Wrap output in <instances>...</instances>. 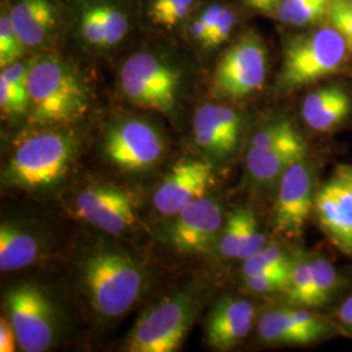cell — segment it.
<instances>
[{"mask_svg": "<svg viewBox=\"0 0 352 352\" xmlns=\"http://www.w3.org/2000/svg\"><path fill=\"white\" fill-rule=\"evenodd\" d=\"M29 110L34 126H63L81 119L89 109V91L71 64L55 55L29 64Z\"/></svg>", "mask_w": 352, "mask_h": 352, "instance_id": "6da1fadb", "label": "cell"}, {"mask_svg": "<svg viewBox=\"0 0 352 352\" xmlns=\"http://www.w3.org/2000/svg\"><path fill=\"white\" fill-rule=\"evenodd\" d=\"M75 210L81 219L110 235H122L136 223L131 195L111 184L82 189L76 197Z\"/></svg>", "mask_w": 352, "mask_h": 352, "instance_id": "7c38bea8", "label": "cell"}, {"mask_svg": "<svg viewBox=\"0 0 352 352\" xmlns=\"http://www.w3.org/2000/svg\"><path fill=\"white\" fill-rule=\"evenodd\" d=\"M193 3L195 0H153L149 16L154 24L171 28L188 14Z\"/></svg>", "mask_w": 352, "mask_h": 352, "instance_id": "83f0119b", "label": "cell"}, {"mask_svg": "<svg viewBox=\"0 0 352 352\" xmlns=\"http://www.w3.org/2000/svg\"><path fill=\"white\" fill-rule=\"evenodd\" d=\"M241 131V118L235 110L206 103L195 113L193 135L196 144L214 157L225 158L236 151Z\"/></svg>", "mask_w": 352, "mask_h": 352, "instance_id": "e0dca14e", "label": "cell"}, {"mask_svg": "<svg viewBox=\"0 0 352 352\" xmlns=\"http://www.w3.org/2000/svg\"><path fill=\"white\" fill-rule=\"evenodd\" d=\"M223 215L219 204L210 197H200L184 206L175 215L168 230L171 245L184 253H202L218 243Z\"/></svg>", "mask_w": 352, "mask_h": 352, "instance_id": "4fadbf2b", "label": "cell"}, {"mask_svg": "<svg viewBox=\"0 0 352 352\" xmlns=\"http://www.w3.org/2000/svg\"><path fill=\"white\" fill-rule=\"evenodd\" d=\"M4 308L23 351L50 349L56 336V315L42 289L28 282L13 286L6 292Z\"/></svg>", "mask_w": 352, "mask_h": 352, "instance_id": "52a82bcc", "label": "cell"}, {"mask_svg": "<svg viewBox=\"0 0 352 352\" xmlns=\"http://www.w3.org/2000/svg\"><path fill=\"white\" fill-rule=\"evenodd\" d=\"M314 279V307H322L340 287V278L333 264L322 256L309 258Z\"/></svg>", "mask_w": 352, "mask_h": 352, "instance_id": "d4e9b609", "label": "cell"}, {"mask_svg": "<svg viewBox=\"0 0 352 352\" xmlns=\"http://www.w3.org/2000/svg\"><path fill=\"white\" fill-rule=\"evenodd\" d=\"M337 317L340 324H343L352 333V295L342 302V305L337 311Z\"/></svg>", "mask_w": 352, "mask_h": 352, "instance_id": "d590c367", "label": "cell"}, {"mask_svg": "<svg viewBox=\"0 0 352 352\" xmlns=\"http://www.w3.org/2000/svg\"><path fill=\"white\" fill-rule=\"evenodd\" d=\"M349 51L344 37L331 25L289 38L283 50L279 87L294 90L337 74Z\"/></svg>", "mask_w": 352, "mask_h": 352, "instance_id": "277c9868", "label": "cell"}, {"mask_svg": "<svg viewBox=\"0 0 352 352\" xmlns=\"http://www.w3.org/2000/svg\"><path fill=\"white\" fill-rule=\"evenodd\" d=\"M327 20L344 37L352 51V0H331Z\"/></svg>", "mask_w": 352, "mask_h": 352, "instance_id": "1f68e13d", "label": "cell"}, {"mask_svg": "<svg viewBox=\"0 0 352 352\" xmlns=\"http://www.w3.org/2000/svg\"><path fill=\"white\" fill-rule=\"evenodd\" d=\"M120 87L126 100L135 106L173 113L180 88V72L151 52H138L123 64Z\"/></svg>", "mask_w": 352, "mask_h": 352, "instance_id": "8992f818", "label": "cell"}, {"mask_svg": "<svg viewBox=\"0 0 352 352\" xmlns=\"http://www.w3.org/2000/svg\"><path fill=\"white\" fill-rule=\"evenodd\" d=\"M80 30L89 45L111 47L126 36L128 20L119 8L110 4H98L82 13Z\"/></svg>", "mask_w": 352, "mask_h": 352, "instance_id": "44dd1931", "label": "cell"}, {"mask_svg": "<svg viewBox=\"0 0 352 352\" xmlns=\"http://www.w3.org/2000/svg\"><path fill=\"white\" fill-rule=\"evenodd\" d=\"M236 24V14L228 7H222L218 21L215 23L206 47H217L226 42L232 33V29Z\"/></svg>", "mask_w": 352, "mask_h": 352, "instance_id": "836d02e7", "label": "cell"}, {"mask_svg": "<svg viewBox=\"0 0 352 352\" xmlns=\"http://www.w3.org/2000/svg\"><path fill=\"white\" fill-rule=\"evenodd\" d=\"M254 317L256 308L251 302L231 296L221 298L206 316V342L218 351L236 347L248 337Z\"/></svg>", "mask_w": 352, "mask_h": 352, "instance_id": "2e32d148", "label": "cell"}, {"mask_svg": "<svg viewBox=\"0 0 352 352\" xmlns=\"http://www.w3.org/2000/svg\"><path fill=\"white\" fill-rule=\"evenodd\" d=\"M267 71V51L256 33H245L227 49L214 71V96L241 100L260 90Z\"/></svg>", "mask_w": 352, "mask_h": 352, "instance_id": "ba28073f", "label": "cell"}, {"mask_svg": "<svg viewBox=\"0 0 352 352\" xmlns=\"http://www.w3.org/2000/svg\"><path fill=\"white\" fill-rule=\"evenodd\" d=\"M253 213L248 208H241L235 210L227 219L226 226L223 227L218 240L219 252L226 258H238V253L244 239L245 227L248 219Z\"/></svg>", "mask_w": 352, "mask_h": 352, "instance_id": "484cf974", "label": "cell"}, {"mask_svg": "<svg viewBox=\"0 0 352 352\" xmlns=\"http://www.w3.org/2000/svg\"><path fill=\"white\" fill-rule=\"evenodd\" d=\"M312 212L327 239L352 258V164L336 166L316 190Z\"/></svg>", "mask_w": 352, "mask_h": 352, "instance_id": "9c48e42d", "label": "cell"}, {"mask_svg": "<svg viewBox=\"0 0 352 352\" xmlns=\"http://www.w3.org/2000/svg\"><path fill=\"white\" fill-rule=\"evenodd\" d=\"M24 45L17 36L12 25L10 13H3L0 17V65L1 68L14 63L21 56Z\"/></svg>", "mask_w": 352, "mask_h": 352, "instance_id": "f546056e", "label": "cell"}, {"mask_svg": "<svg viewBox=\"0 0 352 352\" xmlns=\"http://www.w3.org/2000/svg\"><path fill=\"white\" fill-rule=\"evenodd\" d=\"M243 1L252 10H256L260 12H272V11H276L280 0H243Z\"/></svg>", "mask_w": 352, "mask_h": 352, "instance_id": "8d00e7d4", "label": "cell"}, {"mask_svg": "<svg viewBox=\"0 0 352 352\" xmlns=\"http://www.w3.org/2000/svg\"><path fill=\"white\" fill-rule=\"evenodd\" d=\"M331 0H280L277 17L285 24L307 26L327 20Z\"/></svg>", "mask_w": 352, "mask_h": 352, "instance_id": "603a6c76", "label": "cell"}, {"mask_svg": "<svg viewBox=\"0 0 352 352\" xmlns=\"http://www.w3.org/2000/svg\"><path fill=\"white\" fill-rule=\"evenodd\" d=\"M104 153L119 168L141 173L154 167L162 158L164 141L148 122L123 119L107 129Z\"/></svg>", "mask_w": 352, "mask_h": 352, "instance_id": "30bf717a", "label": "cell"}, {"mask_svg": "<svg viewBox=\"0 0 352 352\" xmlns=\"http://www.w3.org/2000/svg\"><path fill=\"white\" fill-rule=\"evenodd\" d=\"M314 170L305 157L289 164L279 177L274 226L286 238H299L315 200Z\"/></svg>", "mask_w": 352, "mask_h": 352, "instance_id": "8fae6325", "label": "cell"}, {"mask_svg": "<svg viewBox=\"0 0 352 352\" xmlns=\"http://www.w3.org/2000/svg\"><path fill=\"white\" fill-rule=\"evenodd\" d=\"M292 266V258L282 251L277 245H266L263 251L244 260L241 266L243 277H251L258 273L277 270V269H289Z\"/></svg>", "mask_w": 352, "mask_h": 352, "instance_id": "4316f807", "label": "cell"}, {"mask_svg": "<svg viewBox=\"0 0 352 352\" xmlns=\"http://www.w3.org/2000/svg\"><path fill=\"white\" fill-rule=\"evenodd\" d=\"M305 142L300 133L294 129L279 141L250 146L247 154V171L257 184H267L279 179L289 164L305 157Z\"/></svg>", "mask_w": 352, "mask_h": 352, "instance_id": "ac0fdd59", "label": "cell"}, {"mask_svg": "<svg viewBox=\"0 0 352 352\" xmlns=\"http://www.w3.org/2000/svg\"><path fill=\"white\" fill-rule=\"evenodd\" d=\"M39 241L16 225L3 222L0 226V270L10 273L20 270L37 260Z\"/></svg>", "mask_w": 352, "mask_h": 352, "instance_id": "7402d4cb", "label": "cell"}, {"mask_svg": "<svg viewBox=\"0 0 352 352\" xmlns=\"http://www.w3.org/2000/svg\"><path fill=\"white\" fill-rule=\"evenodd\" d=\"M287 298L299 307H314V279L309 257L296 256L292 258Z\"/></svg>", "mask_w": 352, "mask_h": 352, "instance_id": "cb8c5ba5", "label": "cell"}, {"mask_svg": "<svg viewBox=\"0 0 352 352\" xmlns=\"http://www.w3.org/2000/svg\"><path fill=\"white\" fill-rule=\"evenodd\" d=\"M213 177V166L206 161H179L154 193L155 209L164 215H176L184 206L205 196Z\"/></svg>", "mask_w": 352, "mask_h": 352, "instance_id": "5bb4252c", "label": "cell"}, {"mask_svg": "<svg viewBox=\"0 0 352 352\" xmlns=\"http://www.w3.org/2000/svg\"><path fill=\"white\" fill-rule=\"evenodd\" d=\"M84 286L98 315L116 318L138 302L144 273L126 252L101 247L90 252L81 265Z\"/></svg>", "mask_w": 352, "mask_h": 352, "instance_id": "7a4b0ae2", "label": "cell"}, {"mask_svg": "<svg viewBox=\"0 0 352 352\" xmlns=\"http://www.w3.org/2000/svg\"><path fill=\"white\" fill-rule=\"evenodd\" d=\"M193 291H179L148 308L136 321L126 342L131 352L176 351L200 311Z\"/></svg>", "mask_w": 352, "mask_h": 352, "instance_id": "5b68a950", "label": "cell"}, {"mask_svg": "<svg viewBox=\"0 0 352 352\" xmlns=\"http://www.w3.org/2000/svg\"><path fill=\"white\" fill-rule=\"evenodd\" d=\"M257 330L265 343L289 346L311 344L331 334L325 320L304 308L267 311L261 316Z\"/></svg>", "mask_w": 352, "mask_h": 352, "instance_id": "9a60e30c", "label": "cell"}, {"mask_svg": "<svg viewBox=\"0 0 352 352\" xmlns=\"http://www.w3.org/2000/svg\"><path fill=\"white\" fill-rule=\"evenodd\" d=\"M292 267V266H291ZM289 269H277L244 278L245 287L254 294H273L287 291L291 277Z\"/></svg>", "mask_w": 352, "mask_h": 352, "instance_id": "f1b7e54d", "label": "cell"}, {"mask_svg": "<svg viewBox=\"0 0 352 352\" xmlns=\"http://www.w3.org/2000/svg\"><path fill=\"white\" fill-rule=\"evenodd\" d=\"M351 111V98L338 85L316 89L308 93L302 101V119L316 132L336 129L350 116Z\"/></svg>", "mask_w": 352, "mask_h": 352, "instance_id": "d6986e66", "label": "cell"}, {"mask_svg": "<svg viewBox=\"0 0 352 352\" xmlns=\"http://www.w3.org/2000/svg\"><path fill=\"white\" fill-rule=\"evenodd\" d=\"M10 17L20 41L29 49L47 43L58 24L56 11L50 0H17Z\"/></svg>", "mask_w": 352, "mask_h": 352, "instance_id": "ffe728a7", "label": "cell"}, {"mask_svg": "<svg viewBox=\"0 0 352 352\" xmlns=\"http://www.w3.org/2000/svg\"><path fill=\"white\" fill-rule=\"evenodd\" d=\"M16 344H19L11 321L7 316L0 318V351H16Z\"/></svg>", "mask_w": 352, "mask_h": 352, "instance_id": "e575fe53", "label": "cell"}, {"mask_svg": "<svg viewBox=\"0 0 352 352\" xmlns=\"http://www.w3.org/2000/svg\"><path fill=\"white\" fill-rule=\"evenodd\" d=\"M0 107L1 111L12 115L25 113L29 109V90L26 85L10 82L0 76Z\"/></svg>", "mask_w": 352, "mask_h": 352, "instance_id": "4dcf8cb0", "label": "cell"}, {"mask_svg": "<svg viewBox=\"0 0 352 352\" xmlns=\"http://www.w3.org/2000/svg\"><path fill=\"white\" fill-rule=\"evenodd\" d=\"M265 247H266V236L260 231L258 225H257V219H256L254 214L252 213L247 227H245L244 239H243L239 253H238V258L244 261L253 254L263 251Z\"/></svg>", "mask_w": 352, "mask_h": 352, "instance_id": "d6a6232c", "label": "cell"}, {"mask_svg": "<svg viewBox=\"0 0 352 352\" xmlns=\"http://www.w3.org/2000/svg\"><path fill=\"white\" fill-rule=\"evenodd\" d=\"M76 141L59 131H45L23 140L3 171V184L34 189L55 184L68 170Z\"/></svg>", "mask_w": 352, "mask_h": 352, "instance_id": "3957f363", "label": "cell"}]
</instances>
